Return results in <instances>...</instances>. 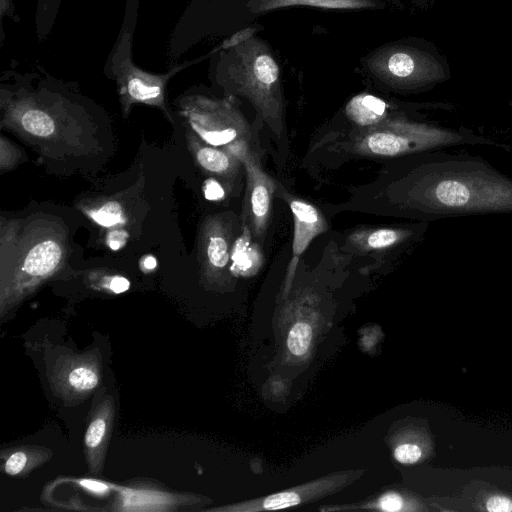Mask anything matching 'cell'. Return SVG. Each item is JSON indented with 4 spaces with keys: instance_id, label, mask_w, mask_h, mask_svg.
<instances>
[{
    "instance_id": "cell-27",
    "label": "cell",
    "mask_w": 512,
    "mask_h": 512,
    "mask_svg": "<svg viewBox=\"0 0 512 512\" xmlns=\"http://www.w3.org/2000/svg\"><path fill=\"white\" fill-rule=\"evenodd\" d=\"M225 186L216 178H209L203 184V192L206 199L219 201L225 197Z\"/></svg>"
},
{
    "instance_id": "cell-22",
    "label": "cell",
    "mask_w": 512,
    "mask_h": 512,
    "mask_svg": "<svg viewBox=\"0 0 512 512\" xmlns=\"http://www.w3.org/2000/svg\"><path fill=\"white\" fill-rule=\"evenodd\" d=\"M123 505H130V510L133 509H155L153 505L161 506L169 503V497L166 494L153 492V491H145V490H123ZM161 508V507H160Z\"/></svg>"
},
{
    "instance_id": "cell-34",
    "label": "cell",
    "mask_w": 512,
    "mask_h": 512,
    "mask_svg": "<svg viewBox=\"0 0 512 512\" xmlns=\"http://www.w3.org/2000/svg\"><path fill=\"white\" fill-rule=\"evenodd\" d=\"M10 9V0H0V10L3 16L6 11Z\"/></svg>"
},
{
    "instance_id": "cell-15",
    "label": "cell",
    "mask_w": 512,
    "mask_h": 512,
    "mask_svg": "<svg viewBox=\"0 0 512 512\" xmlns=\"http://www.w3.org/2000/svg\"><path fill=\"white\" fill-rule=\"evenodd\" d=\"M263 261L262 245L248 228L241 226L232 246L229 272L235 277H250L260 270Z\"/></svg>"
},
{
    "instance_id": "cell-4",
    "label": "cell",
    "mask_w": 512,
    "mask_h": 512,
    "mask_svg": "<svg viewBox=\"0 0 512 512\" xmlns=\"http://www.w3.org/2000/svg\"><path fill=\"white\" fill-rule=\"evenodd\" d=\"M236 62L229 70L235 94L247 98L278 141L287 140L284 100L279 66L268 48L258 39L234 46Z\"/></svg>"
},
{
    "instance_id": "cell-31",
    "label": "cell",
    "mask_w": 512,
    "mask_h": 512,
    "mask_svg": "<svg viewBox=\"0 0 512 512\" xmlns=\"http://www.w3.org/2000/svg\"><path fill=\"white\" fill-rule=\"evenodd\" d=\"M79 484H81L85 489L97 494H104L109 489L105 483L90 479H84L82 481H79Z\"/></svg>"
},
{
    "instance_id": "cell-28",
    "label": "cell",
    "mask_w": 512,
    "mask_h": 512,
    "mask_svg": "<svg viewBox=\"0 0 512 512\" xmlns=\"http://www.w3.org/2000/svg\"><path fill=\"white\" fill-rule=\"evenodd\" d=\"M27 464V455L22 451L12 453L5 463V472L16 475L22 472Z\"/></svg>"
},
{
    "instance_id": "cell-25",
    "label": "cell",
    "mask_w": 512,
    "mask_h": 512,
    "mask_svg": "<svg viewBox=\"0 0 512 512\" xmlns=\"http://www.w3.org/2000/svg\"><path fill=\"white\" fill-rule=\"evenodd\" d=\"M98 374L88 366H78L68 374V382L77 391H90L98 384Z\"/></svg>"
},
{
    "instance_id": "cell-2",
    "label": "cell",
    "mask_w": 512,
    "mask_h": 512,
    "mask_svg": "<svg viewBox=\"0 0 512 512\" xmlns=\"http://www.w3.org/2000/svg\"><path fill=\"white\" fill-rule=\"evenodd\" d=\"M68 256L64 227L49 217L1 219L0 299L9 308L55 275Z\"/></svg>"
},
{
    "instance_id": "cell-19",
    "label": "cell",
    "mask_w": 512,
    "mask_h": 512,
    "mask_svg": "<svg viewBox=\"0 0 512 512\" xmlns=\"http://www.w3.org/2000/svg\"><path fill=\"white\" fill-rule=\"evenodd\" d=\"M296 5L325 9L356 10L377 7V2L375 0H252V8L258 12Z\"/></svg>"
},
{
    "instance_id": "cell-13",
    "label": "cell",
    "mask_w": 512,
    "mask_h": 512,
    "mask_svg": "<svg viewBox=\"0 0 512 512\" xmlns=\"http://www.w3.org/2000/svg\"><path fill=\"white\" fill-rule=\"evenodd\" d=\"M276 195L289 206L293 217L292 256L288 263L283 297L289 294L301 257L311 241L328 230V223L323 212L314 204L292 195L278 182Z\"/></svg>"
},
{
    "instance_id": "cell-18",
    "label": "cell",
    "mask_w": 512,
    "mask_h": 512,
    "mask_svg": "<svg viewBox=\"0 0 512 512\" xmlns=\"http://www.w3.org/2000/svg\"><path fill=\"white\" fill-rule=\"evenodd\" d=\"M471 499L472 510L488 512H512V495L484 482H471L464 491Z\"/></svg>"
},
{
    "instance_id": "cell-3",
    "label": "cell",
    "mask_w": 512,
    "mask_h": 512,
    "mask_svg": "<svg viewBox=\"0 0 512 512\" xmlns=\"http://www.w3.org/2000/svg\"><path fill=\"white\" fill-rule=\"evenodd\" d=\"M324 148L339 156L395 159L411 154L458 146L503 144L465 127L453 128L397 112L367 128L351 127L330 134Z\"/></svg>"
},
{
    "instance_id": "cell-1",
    "label": "cell",
    "mask_w": 512,
    "mask_h": 512,
    "mask_svg": "<svg viewBox=\"0 0 512 512\" xmlns=\"http://www.w3.org/2000/svg\"><path fill=\"white\" fill-rule=\"evenodd\" d=\"M345 209L428 223L512 213V178L466 151H426L392 159Z\"/></svg>"
},
{
    "instance_id": "cell-21",
    "label": "cell",
    "mask_w": 512,
    "mask_h": 512,
    "mask_svg": "<svg viewBox=\"0 0 512 512\" xmlns=\"http://www.w3.org/2000/svg\"><path fill=\"white\" fill-rule=\"evenodd\" d=\"M86 214L103 227H117L127 222L122 205L113 200L104 201L86 210Z\"/></svg>"
},
{
    "instance_id": "cell-20",
    "label": "cell",
    "mask_w": 512,
    "mask_h": 512,
    "mask_svg": "<svg viewBox=\"0 0 512 512\" xmlns=\"http://www.w3.org/2000/svg\"><path fill=\"white\" fill-rule=\"evenodd\" d=\"M432 450L431 435L422 429L399 442L393 449V456L401 464H415L430 456Z\"/></svg>"
},
{
    "instance_id": "cell-32",
    "label": "cell",
    "mask_w": 512,
    "mask_h": 512,
    "mask_svg": "<svg viewBox=\"0 0 512 512\" xmlns=\"http://www.w3.org/2000/svg\"><path fill=\"white\" fill-rule=\"evenodd\" d=\"M248 31L249 30L247 29V30L240 31V32L236 33L230 39H228L227 41H225L223 43L222 48H224V49L232 48L234 46H237V45L243 43L244 41L249 40L251 32H248Z\"/></svg>"
},
{
    "instance_id": "cell-24",
    "label": "cell",
    "mask_w": 512,
    "mask_h": 512,
    "mask_svg": "<svg viewBox=\"0 0 512 512\" xmlns=\"http://www.w3.org/2000/svg\"><path fill=\"white\" fill-rule=\"evenodd\" d=\"M109 429V416L106 411H102L90 422L85 434V446L91 453L99 450Z\"/></svg>"
},
{
    "instance_id": "cell-12",
    "label": "cell",
    "mask_w": 512,
    "mask_h": 512,
    "mask_svg": "<svg viewBox=\"0 0 512 512\" xmlns=\"http://www.w3.org/2000/svg\"><path fill=\"white\" fill-rule=\"evenodd\" d=\"M232 214H216L203 222L198 242V255L204 275L217 280L229 271L233 243L240 232L241 224L236 223Z\"/></svg>"
},
{
    "instance_id": "cell-5",
    "label": "cell",
    "mask_w": 512,
    "mask_h": 512,
    "mask_svg": "<svg viewBox=\"0 0 512 512\" xmlns=\"http://www.w3.org/2000/svg\"><path fill=\"white\" fill-rule=\"evenodd\" d=\"M180 107L189 129L207 144L228 152L244 145L256 147L253 131L231 97L190 96Z\"/></svg>"
},
{
    "instance_id": "cell-26",
    "label": "cell",
    "mask_w": 512,
    "mask_h": 512,
    "mask_svg": "<svg viewBox=\"0 0 512 512\" xmlns=\"http://www.w3.org/2000/svg\"><path fill=\"white\" fill-rule=\"evenodd\" d=\"M23 157L18 147L13 145L3 135L0 139V170L2 173L13 169Z\"/></svg>"
},
{
    "instance_id": "cell-29",
    "label": "cell",
    "mask_w": 512,
    "mask_h": 512,
    "mask_svg": "<svg viewBox=\"0 0 512 512\" xmlns=\"http://www.w3.org/2000/svg\"><path fill=\"white\" fill-rule=\"evenodd\" d=\"M128 239V233L120 228L112 229L107 237H106V244L109 246L110 249L116 251L122 248Z\"/></svg>"
},
{
    "instance_id": "cell-30",
    "label": "cell",
    "mask_w": 512,
    "mask_h": 512,
    "mask_svg": "<svg viewBox=\"0 0 512 512\" xmlns=\"http://www.w3.org/2000/svg\"><path fill=\"white\" fill-rule=\"evenodd\" d=\"M107 287L113 293L120 294L129 289L130 282L127 278L121 275H115L108 279Z\"/></svg>"
},
{
    "instance_id": "cell-7",
    "label": "cell",
    "mask_w": 512,
    "mask_h": 512,
    "mask_svg": "<svg viewBox=\"0 0 512 512\" xmlns=\"http://www.w3.org/2000/svg\"><path fill=\"white\" fill-rule=\"evenodd\" d=\"M232 154L241 161L245 174L240 224L248 228L256 242L263 245L278 182L264 171L261 154L256 147L242 146L236 148Z\"/></svg>"
},
{
    "instance_id": "cell-8",
    "label": "cell",
    "mask_w": 512,
    "mask_h": 512,
    "mask_svg": "<svg viewBox=\"0 0 512 512\" xmlns=\"http://www.w3.org/2000/svg\"><path fill=\"white\" fill-rule=\"evenodd\" d=\"M429 224L413 221L397 226L357 228L345 237L340 252L349 259H396L425 237Z\"/></svg>"
},
{
    "instance_id": "cell-9",
    "label": "cell",
    "mask_w": 512,
    "mask_h": 512,
    "mask_svg": "<svg viewBox=\"0 0 512 512\" xmlns=\"http://www.w3.org/2000/svg\"><path fill=\"white\" fill-rule=\"evenodd\" d=\"M130 42V34H124L113 59L124 114L129 113L132 104L142 103L160 108L172 121L165 104V88L169 78L182 67L164 75L140 70L131 61Z\"/></svg>"
},
{
    "instance_id": "cell-17",
    "label": "cell",
    "mask_w": 512,
    "mask_h": 512,
    "mask_svg": "<svg viewBox=\"0 0 512 512\" xmlns=\"http://www.w3.org/2000/svg\"><path fill=\"white\" fill-rule=\"evenodd\" d=\"M366 509L387 512H407V511H431L423 499L404 490H387L377 498L357 505L331 506L320 510H354Z\"/></svg>"
},
{
    "instance_id": "cell-11",
    "label": "cell",
    "mask_w": 512,
    "mask_h": 512,
    "mask_svg": "<svg viewBox=\"0 0 512 512\" xmlns=\"http://www.w3.org/2000/svg\"><path fill=\"white\" fill-rule=\"evenodd\" d=\"M65 122L64 115L60 116L56 110L34 98L2 101V126L35 142H54L64 137L68 129Z\"/></svg>"
},
{
    "instance_id": "cell-33",
    "label": "cell",
    "mask_w": 512,
    "mask_h": 512,
    "mask_svg": "<svg viewBox=\"0 0 512 512\" xmlns=\"http://www.w3.org/2000/svg\"><path fill=\"white\" fill-rule=\"evenodd\" d=\"M142 266L146 270H153L157 266V261L153 256H146L142 261Z\"/></svg>"
},
{
    "instance_id": "cell-14",
    "label": "cell",
    "mask_w": 512,
    "mask_h": 512,
    "mask_svg": "<svg viewBox=\"0 0 512 512\" xmlns=\"http://www.w3.org/2000/svg\"><path fill=\"white\" fill-rule=\"evenodd\" d=\"M188 149L198 166L216 179L222 181L226 189H233L241 177V161L227 150L204 142L189 128L186 130Z\"/></svg>"
},
{
    "instance_id": "cell-6",
    "label": "cell",
    "mask_w": 512,
    "mask_h": 512,
    "mask_svg": "<svg viewBox=\"0 0 512 512\" xmlns=\"http://www.w3.org/2000/svg\"><path fill=\"white\" fill-rule=\"evenodd\" d=\"M366 63L376 78L400 91L422 90L441 82L446 76L440 63L433 56L402 45L379 49Z\"/></svg>"
},
{
    "instance_id": "cell-23",
    "label": "cell",
    "mask_w": 512,
    "mask_h": 512,
    "mask_svg": "<svg viewBox=\"0 0 512 512\" xmlns=\"http://www.w3.org/2000/svg\"><path fill=\"white\" fill-rule=\"evenodd\" d=\"M313 337L312 327L304 321L296 322L287 336V347L291 354L300 357L307 353Z\"/></svg>"
},
{
    "instance_id": "cell-10",
    "label": "cell",
    "mask_w": 512,
    "mask_h": 512,
    "mask_svg": "<svg viewBox=\"0 0 512 512\" xmlns=\"http://www.w3.org/2000/svg\"><path fill=\"white\" fill-rule=\"evenodd\" d=\"M365 470L331 473L316 480L283 491L213 510L230 512H258L279 510L310 503L334 494L357 481Z\"/></svg>"
},
{
    "instance_id": "cell-16",
    "label": "cell",
    "mask_w": 512,
    "mask_h": 512,
    "mask_svg": "<svg viewBox=\"0 0 512 512\" xmlns=\"http://www.w3.org/2000/svg\"><path fill=\"white\" fill-rule=\"evenodd\" d=\"M389 104L383 99L368 93L351 98L345 106V115L351 127L367 128L379 124L393 115Z\"/></svg>"
}]
</instances>
